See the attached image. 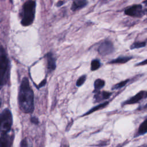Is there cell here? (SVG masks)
<instances>
[{"mask_svg":"<svg viewBox=\"0 0 147 147\" xmlns=\"http://www.w3.org/2000/svg\"><path fill=\"white\" fill-rule=\"evenodd\" d=\"M18 102L20 109L25 113L33 112L34 110V94L29 86L27 78L21 81L18 94Z\"/></svg>","mask_w":147,"mask_h":147,"instance_id":"obj_1","label":"cell"},{"mask_svg":"<svg viewBox=\"0 0 147 147\" xmlns=\"http://www.w3.org/2000/svg\"><path fill=\"white\" fill-rule=\"evenodd\" d=\"M36 3L34 1L28 0L23 6L21 24L28 26L32 24L34 18Z\"/></svg>","mask_w":147,"mask_h":147,"instance_id":"obj_2","label":"cell"},{"mask_svg":"<svg viewBox=\"0 0 147 147\" xmlns=\"http://www.w3.org/2000/svg\"><path fill=\"white\" fill-rule=\"evenodd\" d=\"M9 74V61L3 49L0 48V88L6 83Z\"/></svg>","mask_w":147,"mask_h":147,"instance_id":"obj_3","label":"cell"},{"mask_svg":"<svg viewBox=\"0 0 147 147\" xmlns=\"http://www.w3.org/2000/svg\"><path fill=\"white\" fill-rule=\"evenodd\" d=\"M13 123L12 114L8 109H4L0 114V133H6L11 129Z\"/></svg>","mask_w":147,"mask_h":147,"instance_id":"obj_4","label":"cell"},{"mask_svg":"<svg viewBox=\"0 0 147 147\" xmlns=\"http://www.w3.org/2000/svg\"><path fill=\"white\" fill-rule=\"evenodd\" d=\"M146 98H147V91L141 90L137 93H136L134 96L122 102L121 103V106H124L126 105H134V104L140 103V102H141L142 100Z\"/></svg>","mask_w":147,"mask_h":147,"instance_id":"obj_5","label":"cell"},{"mask_svg":"<svg viewBox=\"0 0 147 147\" xmlns=\"http://www.w3.org/2000/svg\"><path fill=\"white\" fill-rule=\"evenodd\" d=\"M114 51V47L111 41L106 40L99 44L98 48V52L102 56H107L113 53Z\"/></svg>","mask_w":147,"mask_h":147,"instance_id":"obj_6","label":"cell"},{"mask_svg":"<svg viewBox=\"0 0 147 147\" xmlns=\"http://www.w3.org/2000/svg\"><path fill=\"white\" fill-rule=\"evenodd\" d=\"M125 14L134 17H140L143 16L142 6L140 4L133 5L126 8L125 10Z\"/></svg>","mask_w":147,"mask_h":147,"instance_id":"obj_7","label":"cell"},{"mask_svg":"<svg viewBox=\"0 0 147 147\" xmlns=\"http://www.w3.org/2000/svg\"><path fill=\"white\" fill-rule=\"evenodd\" d=\"M112 94L111 92L107 91H99L96 92L94 96V101L97 103L106 101L111 96Z\"/></svg>","mask_w":147,"mask_h":147,"instance_id":"obj_8","label":"cell"},{"mask_svg":"<svg viewBox=\"0 0 147 147\" xmlns=\"http://www.w3.org/2000/svg\"><path fill=\"white\" fill-rule=\"evenodd\" d=\"M11 142V137L7 133L2 134L0 137V147H10Z\"/></svg>","mask_w":147,"mask_h":147,"instance_id":"obj_9","label":"cell"},{"mask_svg":"<svg viewBox=\"0 0 147 147\" xmlns=\"http://www.w3.org/2000/svg\"><path fill=\"white\" fill-rule=\"evenodd\" d=\"M147 133V118H146L143 122L140 125L137 133L135 134L134 137L144 136Z\"/></svg>","mask_w":147,"mask_h":147,"instance_id":"obj_10","label":"cell"},{"mask_svg":"<svg viewBox=\"0 0 147 147\" xmlns=\"http://www.w3.org/2000/svg\"><path fill=\"white\" fill-rule=\"evenodd\" d=\"M131 56H119L116 59H113L108 62L109 64H125L132 59Z\"/></svg>","mask_w":147,"mask_h":147,"instance_id":"obj_11","label":"cell"},{"mask_svg":"<svg viewBox=\"0 0 147 147\" xmlns=\"http://www.w3.org/2000/svg\"><path fill=\"white\" fill-rule=\"evenodd\" d=\"M47 67L48 69L51 71H53L56 68V61L53 55L51 53H48L47 55Z\"/></svg>","mask_w":147,"mask_h":147,"instance_id":"obj_12","label":"cell"},{"mask_svg":"<svg viewBox=\"0 0 147 147\" xmlns=\"http://www.w3.org/2000/svg\"><path fill=\"white\" fill-rule=\"evenodd\" d=\"M109 103V101H105L101 103H99V105L92 107L90 110H89L87 113H86L85 114H84L83 115V116H84V115H88V114H90L96 111H98V110H101V109H103L104 108H105Z\"/></svg>","mask_w":147,"mask_h":147,"instance_id":"obj_13","label":"cell"},{"mask_svg":"<svg viewBox=\"0 0 147 147\" xmlns=\"http://www.w3.org/2000/svg\"><path fill=\"white\" fill-rule=\"evenodd\" d=\"M87 2L86 0H74L71 7V9L73 11H75L84 7Z\"/></svg>","mask_w":147,"mask_h":147,"instance_id":"obj_14","label":"cell"},{"mask_svg":"<svg viewBox=\"0 0 147 147\" xmlns=\"http://www.w3.org/2000/svg\"><path fill=\"white\" fill-rule=\"evenodd\" d=\"M105 86V81L102 79H97L95 80L94 83V92H98L102 89Z\"/></svg>","mask_w":147,"mask_h":147,"instance_id":"obj_15","label":"cell"},{"mask_svg":"<svg viewBox=\"0 0 147 147\" xmlns=\"http://www.w3.org/2000/svg\"><path fill=\"white\" fill-rule=\"evenodd\" d=\"M130 81L129 79H127L125 80H123L122 81H121L115 84H114L112 87H111V90H119L122 88V87H125Z\"/></svg>","mask_w":147,"mask_h":147,"instance_id":"obj_16","label":"cell"},{"mask_svg":"<svg viewBox=\"0 0 147 147\" xmlns=\"http://www.w3.org/2000/svg\"><path fill=\"white\" fill-rule=\"evenodd\" d=\"M101 65V63L98 59H94L91 61V70L92 71L98 69Z\"/></svg>","mask_w":147,"mask_h":147,"instance_id":"obj_17","label":"cell"},{"mask_svg":"<svg viewBox=\"0 0 147 147\" xmlns=\"http://www.w3.org/2000/svg\"><path fill=\"white\" fill-rule=\"evenodd\" d=\"M146 45L145 42H136L133 43L130 45V49H139L141 48L145 47Z\"/></svg>","mask_w":147,"mask_h":147,"instance_id":"obj_18","label":"cell"},{"mask_svg":"<svg viewBox=\"0 0 147 147\" xmlns=\"http://www.w3.org/2000/svg\"><path fill=\"white\" fill-rule=\"evenodd\" d=\"M86 80V75H82V76H80L77 80L76 82V86L79 87V86H81L83 84V83L85 82Z\"/></svg>","mask_w":147,"mask_h":147,"instance_id":"obj_19","label":"cell"},{"mask_svg":"<svg viewBox=\"0 0 147 147\" xmlns=\"http://www.w3.org/2000/svg\"><path fill=\"white\" fill-rule=\"evenodd\" d=\"M21 147H32V145L29 143L26 138H24L21 142Z\"/></svg>","mask_w":147,"mask_h":147,"instance_id":"obj_20","label":"cell"},{"mask_svg":"<svg viewBox=\"0 0 147 147\" xmlns=\"http://www.w3.org/2000/svg\"><path fill=\"white\" fill-rule=\"evenodd\" d=\"M147 65V59L136 64V66H143V65Z\"/></svg>","mask_w":147,"mask_h":147,"instance_id":"obj_21","label":"cell"},{"mask_svg":"<svg viewBox=\"0 0 147 147\" xmlns=\"http://www.w3.org/2000/svg\"><path fill=\"white\" fill-rule=\"evenodd\" d=\"M30 121L33 123H34V124H38V120L36 117H33L31 118Z\"/></svg>","mask_w":147,"mask_h":147,"instance_id":"obj_22","label":"cell"},{"mask_svg":"<svg viewBox=\"0 0 147 147\" xmlns=\"http://www.w3.org/2000/svg\"><path fill=\"white\" fill-rule=\"evenodd\" d=\"M147 109V102L143 106H141L140 107H139L137 110H145Z\"/></svg>","mask_w":147,"mask_h":147,"instance_id":"obj_23","label":"cell"},{"mask_svg":"<svg viewBox=\"0 0 147 147\" xmlns=\"http://www.w3.org/2000/svg\"><path fill=\"white\" fill-rule=\"evenodd\" d=\"M45 83H46V80H42V82H41V83L40 84L39 87H42V86H44V84H45Z\"/></svg>","mask_w":147,"mask_h":147,"instance_id":"obj_24","label":"cell"},{"mask_svg":"<svg viewBox=\"0 0 147 147\" xmlns=\"http://www.w3.org/2000/svg\"><path fill=\"white\" fill-rule=\"evenodd\" d=\"M63 1H59L57 3V5L58 6H61V5H62L63 4Z\"/></svg>","mask_w":147,"mask_h":147,"instance_id":"obj_25","label":"cell"},{"mask_svg":"<svg viewBox=\"0 0 147 147\" xmlns=\"http://www.w3.org/2000/svg\"><path fill=\"white\" fill-rule=\"evenodd\" d=\"M143 3H144L146 6H147V0H145V1L143 2Z\"/></svg>","mask_w":147,"mask_h":147,"instance_id":"obj_26","label":"cell"}]
</instances>
